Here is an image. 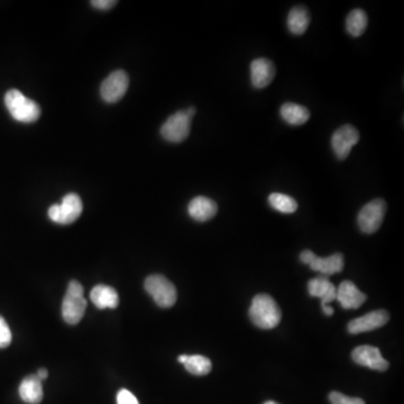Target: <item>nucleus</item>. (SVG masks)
<instances>
[{
    "label": "nucleus",
    "instance_id": "obj_11",
    "mask_svg": "<svg viewBox=\"0 0 404 404\" xmlns=\"http://www.w3.org/2000/svg\"><path fill=\"white\" fill-rule=\"evenodd\" d=\"M352 359L356 364L370 368V370H381L384 372L389 368V361L382 356L379 348L373 346H359L353 350Z\"/></svg>",
    "mask_w": 404,
    "mask_h": 404
},
{
    "label": "nucleus",
    "instance_id": "obj_31",
    "mask_svg": "<svg viewBox=\"0 0 404 404\" xmlns=\"http://www.w3.org/2000/svg\"><path fill=\"white\" fill-rule=\"evenodd\" d=\"M264 404H279V403H276V402H274V401H268V402H265Z\"/></svg>",
    "mask_w": 404,
    "mask_h": 404
},
{
    "label": "nucleus",
    "instance_id": "obj_12",
    "mask_svg": "<svg viewBox=\"0 0 404 404\" xmlns=\"http://www.w3.org/2000/svg\"><path fill=\"white\" fill-rule=\"evenodd\" d=\"M389 313L385 310L372 311L365 316L352 320L348 324L347 329L353 335L375 331L377 328L383 327L389 322Z\"/></svg>",
    "mask_w": 404,
    "mask_h": 404
},
{
    "label": "nucleus",
    "instance_id": "obj_25",
    "mask_svg": "<svg viewBox=\"0 0 404 404\" xmlns=\"http://www.w3.org/2000/svg\"><path fill=\"white\" fill-rule=\"evenodd\" d=\"M329 401L331 404H365L361 398H349L339 392H331L329 394Z\"/></svg>",
    "mask_w": 404,
    "mask_h": 404
},
{
    "label": "nucleus",
    "instance_id": "obj_2",
    "mask_svg": "<svg viewBox=\"0 0 404 404\" xmlns=\"http://www.w3.org/2000/svg\"><path fill=\"white\" fill-rule=\"evenodd\" d=\"M5 105L13 118L20 123H34L41 117L40 106L26 98L22 92L12 89L5 96Z\"/></svg>",
    "mask_w": 404,
    "mask_h": 404
},
{
    "label": "nucleus",
    "instance_id": "obj_9",
    "mask_svg": "<svg viewBox=\"0 0 404 404\" xmlns=\"http://www.w3.org/2000/svg\"><path fill=\"white\" fill-rule=\"evenodd\" d=\"M129 86V74L123 70H117L103 80L100 87V94L106 103H115L125 96Z\"/></svg>",
    "mask_w": 404,
    "mask_h": 404
},
{
    "label": "nucleus",
    "instance_id": "obj_21",
    "mask_svg": "<svg viewBox=\"0 0 404 404\" xmlns=\"http://www.w3.org/2000/svg\"><path fill=\"white\" fill-rule=\"evenodd\" d=\"M368 15L363 9H354L346 18V29L348 34L353 37H359L364 34L368 27Z\"/></svg>",
    "mask_w": 404,
    "mask_h": 404
},
{
    "label": "nucleus",
    "instance_id": "obj_6",
    "mask_svg": "<svg viewBox=\"0 0 404 404\" xmlns=\"http://www.w3.org/2000/svg\"><path fill=\"white\" fill-rule=\"evenodd\" d=\"M387 212V203L383 199H374L361 209L357 216L359 229L365 233L379 231Z\"/></svg>",
    "mask_w": 404,
    "mask_h": 404
},
{
    "label": "nucleus",
    "instance_id": "obj_17",
    "mask_svg": "<svg viewBox=\"0 0 404 404\" xmlns=\"http://www.w3.org/2000/svg\"><path fill=\"white\" fill-rule=\"evenodd\" d=\"M90 299L98 309H116L120 305L117 291L105 284H98L90 292Z\"/></svg>",
    "mask_w": 404,
    "mask_h": 404
},
{
    "label": "nucleus",
    "instance_id": "obj_26",
    "mask_svg": "<svg viewBox=\"0 0 404 404\" xmlns=\"http://www.w3.org/2000/svg\"><path fill=\"white\" fill-rule=\"evenodd\" d=\"M117 404H140V402L131 391L123 389L117 394Z\"/></svg>",
    "mask_w": 404,
    "mask_h": 404
},
{
    "label": "nucleus",
    "instance_id": "obj_7",
    "mask_svg": "<svg viewBox=\"0 0 404 404\" xmlns=\"http://www.w3.org/2000/svg\"><path fill=\"white\" fill-rule=\"evenodd\" d=\"M300 261L309 265L311 270L325 276L339 273L344 268V257L339 253L333 254L328 257H319L313 252L305 250L300 254Z\"/></svg>",
    "mask_w": 404,
    "mask_h": 404
},
{
    "label": "nucleus",
    "instance_id": "obj_13",
    "mask_svg": "<svg viewBox=\"0 0 404 404\" xmlns=\"http://www.w3.org/2000/svg\"><path fill=\"white\" fill-rule=\"evenodd\" d=\"M275 66L266 57H259L251 63L252 86L257 89H264L270 86L275 77Z\"/></svg>",
    "mask_w": 404,
    "mask_h": 404
},
{
    "label": "nucleus",
    "instance_id": "obj_16",
    "mask_svg": "<svg viewBox=\"0 0 404 404\" xmlns=\"http://www.w3.org/2000/svg\"><path fill=\"white\" fill-rule=\"evenodd\" d=\"M308 291L311 296L322 299V305H329L337 298V288L328 280V276L320 275L310 280L308 283Z\"/></svg>",
    "mask_w": 404,
    "mask_h": 404
},
{
    "label": "nucleus",
    "instance_id": "obj_20",
    "mask_svg": "<svg viewBox=\"0 0 404 404\" xmlns=\"http://www.w3.org/2000/svg\"><path fill=\"white\" fill-rule=\"evenodd\" d=\"M289 31L294 35L305 34L310 25V15L303 6H296L291 9L287 20Z\"/></svg>",
    "mask_w": 404,
    "mask_h": 404
},
{
    "label": "nucleus",
    "instance_id": "obj_19",
    "mask_svg": "<svg viewBox=\"0 0 404 404\" xmlns=\"http://www.w3.org/2000/svg\"><path fill=\"white\" fill-rule=\"evenodd\" d=\"M282 120L292 126H300L307 123L310 118V111L303 106L294 103H285L280 109Z\"/></svg>",
    "mask_w": 404,
    "mask_h": 404
},
{
    "label": "nucleus",
    "instance_id": "obj_10",
    "mask_svg": "<svg viewBox=\"0 0 404 404\" xmlns=\"http://www.w3.org/2000/svg\"><path fill=\"white\" fill-rule=\"evenodd\" d=\"M359 140V133L357 129L352 125H344L333 133L331 147L339 159H346Z\"/></svg>",
    "mask_w": 404,
    "mask_h": 404
},
{
    "label": "nucleus",
    "instance_id": "obj_18",
    "mask_svg": "<svg viewBox=\"0 0 404 404\" xmlns=\"http://www.w3.org/2000/svg\"><path fill=\"white\" fill-rule=\"evenodd\" d=\"M20 396L25 403L38 404L43 400V385L36 375H29L20 385Z\"/></svg>",
    "mask_w": 404,
    "mask_h": 404
},
{
    "label": "nucleus",
    "instance_id": "obj_23",
    "mask_svg": "<svg viewBox=\"0 0 404 404\" xmlns=\"http://www.w3.org/2000/svg\"><path fill=\"white\" fill-rule=\"evenodd\" d=\"M183 365H185V370L194 375H207L212 370L210 359L202 355H188Z\"/></svg>",
    "mask_w": 404,
    "mask_h": 404
},
{
    "label": "nucleus",
    "instance_id": "obj_15",
    "mask_svg": "<svg viewBox=\"0 0 404 404\" xmlns=\"http://www.w3.org/2000/svg\"><path fill=\"white\" fill-rule=\"evenodd\" d=\"M189 215L196 222H205L212 219L218 211V205L214 200L207 196H196L191 200L188 207Z\"/></svg>",
    "mask_w": 404,
    "mask_h": 404
},
{
    "label": "nucleus",
    "instance_id": "obj_1",
    "mask_svg": "<svg viewBox=\"0 0 404 404\" xmlns=\"http://www.w3.org/2000/svg\"><path fill=\"white\" fill-rule=\"evenodd\" d=\"M250 318L261 329H273L281 322L282 313L275 300L268 294L254 296L250 308Z\"/></svg>",
    "mask_w": 404,
    "mask_h": 404
},
{
    "label": "nucleus",
    "instance_id": "obj_5",
    "mask_svg": "<svg viewBox=\"0 0 404 404\" xmlns=\"http://www.w3.org/2000/svg\"><path fill=\"white\" fill-rule=\"evenodd\" d=\"M83 210L82 201L77 194H66L61 205L50 207L49 217L52 222L61 225H70L81 216Z\"/></svg>",
    "mask_w": 404,
    "mask_h": 404
},
{
    "label": "nucleus",
    "instance_id": "obj_29",
    "mask_svg": "<svg viewBox=\"0 0 404 404\" xmlns=\"http://www.w3.org/2000/svg\"><path fill=\"white\" fill-rule=\"evenodd\" d=\"M322 310L326 316H333V309L331 305H322Z\"/></svg>",
    "mask_w": 404,
    "mask_h": 404
},
{
    "label": "nucleus",
    "instance_id": "obj_30",
    "mask_svg": "<svg viewBox=\"0 0 404 404\" xmlns=\"http://www.w3.org/2000/svg\"><path fill=\"white\" fill-rule=\"evenodd\" d=\"M185 113H187V115H188L191 120H192V117L196 115V108H194V107H190V108H188L187 110H185Z\"/></svg>",
    "mask_w": 404,
    "mask_h": 404
},
{
    "label": "nucleus",
    "instance_id": "obj_24",
    "mask_svg": "<svg viewBox=\"0 0 404 404\" xmlns=\"http://www.w3.org/2000/svg\"><path fill=\"white\" fill-rule=\"evenodd\" d=\"M12 331L6 320L0 316V348L8 347L12 342Z\"/></svg>",
    "mask_w": 404,
    "mask_h": 404
},
{
    "label": "nucleus",
    "instance_id": "obj_22",
    "mask_svg": "<svg viewBox=\"0 0 404 404\" xmlns=\"http://www.w3.org/2000/svg\"><path fill=\"white\" fill-rule=\"evenodd\" d=\"M268 203L274 210L282 214H294L298 209V202L288 194L274 192L268 196Z\"/></svg>",
    "mask_w": 404,
    "mask_h": 404
},
{
    "label": "nucleus",
    "instance_id": "obj_4",
    "mask_svg": "<svg viewBox=\"0 0 404 404\" xmlns=\"http://www.w3.org/2000/svg\"><path fill=\"white\" fill-rule=\"evenodd\" d=\"M146 292L153 298L159 307L171 308L178 299L177 289L171 281L161 274H153L145 280Z\"/></svg>",
    "mask_w": 404,
    "mask_h": 404
},
{
    "label": "nucleus",
    "instance_id": "obj_28",
    "mask_svg": "<svg viewBox=\"0 0 404 404\" xmlns=\"http://www.w3.org/2000/svg\"><path fill=\"white\" fill-rule=\"evenodd\" d=\"M36 376L41 381H44V380L48 379L49 372H48V370H45V368H41V370H37Z\"/></svg>",
    "mask_w": 404,
    "mask_h": 404
},
{
    "label": "nucleus",
    "instance_id": "obj_27",
    "mask_svg": "<svg viewBox=\"0 0 404 404\" xmlns=\"http://www.w3.org/2000/svg\"><path fill=\"white\" fill-rule=\"evenodd\" d=\"M115 0H94L92 1V7L100 9V10H108L116 5Z\"/></svg>",
    "mask_w": 404,
    "mask_h": 404
},
{
    "label": "nucleus",
    "instance_id": "obj_3",
    "mask_svg": "<svg viewBox=\"0 0 404 404\" xmlns=\"http://www.w3.org/2000/svg\"><path fill=\"white\" fill-rule=\"evenodd\" d=\"M83 287L80 282H70L66 296L62 302L63 320L68 325H77L85 316L87 301L83 296Z\"/></svg>",
    "mask_w": 404,
    "mask_h": 404
},
{
    "label": "nucleus",
    "instance_id": "obj_14",
    "mask_svg": "<svg viewBox=\"0 0 404 404\" xmlns=\"http://www.w3.org/2000/svg\"><path fill=\"white\" fill-rule=\"evenodd\" d=\"M336 300H338L344 309L349 310V309H359L366 301V296L354 284L353 282L344 281L337 289Z\"/></svg>",
    "mask_w": 404,
    "mask_h": 404
},
{
    "label": "nucleus",
    "instance_id": "obj_8",
    "mask_svg": "<svg viewBox=\"0 0 404 404\" xmlns=\"http://www.w3.org/2000/svg\"><path fill=\"white\" fill-rule=\"evenodd\" d=\"M191 131V118L185 110L177 111L161 127V135L170 143H181L188 138Z\"/></svg>",
    "mask_w": 404,
    "mask_h": 404
}]
</instances>
